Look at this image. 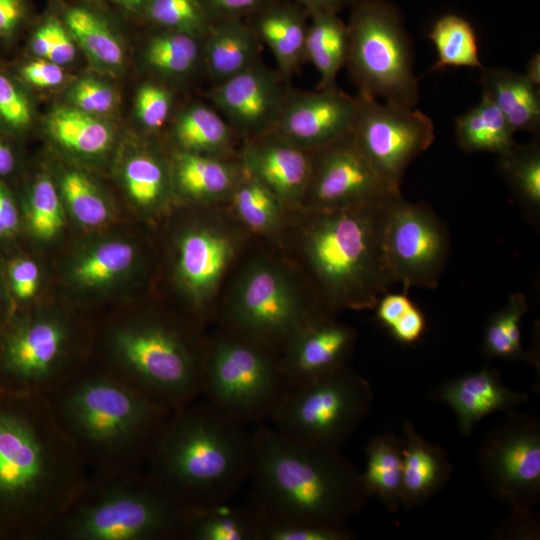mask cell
Listing matches in <instances>:
<instances>
[{"mask_svg": "<svg viewBox=\"0 0 540 540\" xmlns=\"http://www.w3.org/2000/svg\"><path fill=\"white\" fill-rule=\"evenodd\" d=\"M86 474L47 397L0 388V540H39Z\"/></svg>", "mask_w": 540, "mask_h": 540, "instance_id": "cell-1", "label": "cell"}, {"mask_svg": "<svg viewBox=\"0 0 540 540\" xmlns=\"http://www.w3.org/2000/svg\"><path fill=\"white\" fill-rule=\"evenodd\" d=\"M253 436L206 400L169 413L144 472L187 514L229 503L249 480Z\"/></svg>", "mask_w": 540, "mask_h": 540, "instance_id": "cell-2", "label": "cell"}, {"mask_svg": "<svg viewBox=\"0 0 540 540\" xmlns=\"http://www.w3.org/2000/svg\"><path fill=\"white\" fill-rule=\"evenodd\" d=\"M253 436L249 504L269 518L346 526L370 498L339 451L295 441L264 422Z\"/></svg>", "mask_w": 540, "mask_h": 540, "instance_id": "cell-3", "label": "cell"}, {"mask_svg": "<svg viewBox=\"0 0 540 540\" xmlns=\"http://www.w3.org/2000/svg\"><path fill=\"white\" fill-rule=\"evenodd\" d=\"M47 398L87 471H143L171 412L92 363Z\"/></svg>", "mask_w": 540, "mask_h": 540, "instance_id": "cell-4", "label": "cell"}, {"mask_svg": "<svg viewBox=\"0 0 540 540\" xmlns=\"http://www.w3.org/2000/svg\"><path fill=\"white\" fill-rule=\"evenodd\" d=\"M388 204L305 209L301 255L328 315L344 309H374L379 296L395 284L382 249Z\"/></svg>", "mask_w": 540, "mask_h": 540, "instance_id": "cell-5", "label": "cell"}, {"mask_svg": "<svg viewBox=\"0 0 540 540\" xmlns=\"http://www.w3.org/2000/svg\"><path fill=\"white\" fill-rule=\"evenodd\" d=\"M206 340L157 316L107 325L97 365L152 403L173 411L201 396Z\"/></svg>", "mask_w": 540, "mask_h": 540, "instance_id": "cell-6", "label": "cell"}, {"mask_svg": "<svg viewBox=\"0 0 540 540\" xmlns=\"http://www.w3.org/2000/svg\"><path fill=\"white\" fill-rule=\"evenodd\" d=\"M186 516L144 470L87 471L39 540H182Z\"/></svg>", "mask_w": 540, "mask_h": 540, "instance_id": "cell-7", "label": "cell"}, {"mask_svg": "<svg viewBox=\"0 0 540 540\" xmlns=\"http://www.w3.org/2000/svg\"><path fill=\"white\" fill-rule=\"evenodd\" d=\"M86 329L56 313H13L0 330V388L49 396L89 363Z\"/></svg>", "mask_w": 540, "mask_h": 540, "instance_id": "cell-8", "label": "cell"}, {"mask_svg": "<svg viewBox=\"0 0 540 540\" xmlns=\"http://www.w3.org/2000/svg\"><path fill=\"white\" fill-rule=\"evenodd\" d=\"M289 388L279 355L224 325L206 341L201 396L236 422L269 419Z\"/></svg>", "mask_w": 540, "mask_h": 540, "instance_id": "cell-9", "label": "cell"}, {"mask_svg": "<svg viewBox=\"0 0 540 540\" xmlns=\"http://www.w3.org/2000/svg\"><path fill=\"white\" fill-rule=\"evenodd\" d=\"M345 66L359 94L413 108L419 99L412 51L399 11L385 0H356Z\"/></svg>", "mask_w": 540, "mask_h": 540, "instance_id": "cell-10", "label": "cell"}, {"mask_svg": "<svg viewBox=\"0 0 540 540\" xmlns=\"http://www.w3.org/2000/svg\"><path fill=\"white\" fill-rule=\"evenodd\" d=\"M372 400L369 382L344 365L289 387L269 420L295 441L340 449L368 415Z\"/></svg>", "mask_w": 540, "mask_h": 540, "instance_id": "cell-11", "label": "cell"}, {"mask_svg": "<svg viewBox=\"0 0 540 540\" xmlns=\"http://www.w3.org/2000/svg\"><path fill=\"white\" fill-rule=\"evenodd\" d=\"M328 315L309 303L276 263L259 260L240 275L222 325L266 346L278 355L308 323Z\"/></svg>", "mask_w": 540, "mask_h": 540, "instance_id": "cell-12", "label": "cell"}, {"mask_svg": "<svg viewBox=\"0 0 540 540\" xmlns=\"http://www.w3.org/2000/svg\"><path fill=\"white\" fill-rule=\"evenodd\" d=\"M479 472L488 492L511 509L531 508L540 499V423L508 411L483 439Z\"/></svg>", "mask_w": 540, "mask_h": 540, "instance_id": "cell-13", "label": "cell"}, {"mask_svg": "<svg viewBox=\"0 0 540 540\" xmlns=\"http://www.w3.org/2000/svg\"><path fill=\"white\" fill-rule=\"evenodd\" d=\"M386 266L403 292L411 287L434 289L446 264L449 239L443 224L423 204L401 194L386 207L382 227Z\"/></svg>", "mask_w": 540, "mask_h": 540, "instance_id": "cell-14", "label": "cell"}, {"mask_svg": "<svg viewBox=\"0 0 540 540\" xmlns=\"http://www.w3.org/2000/svg\"><path fill=\"white\" fill-rule=\"evenodd\" d=\"M350 135L379 175L400 189L407 166L434 141V125L421 111L358 94Z\"/></svg>", "mask_w": 540, "mask_h": 540, "instance_id": "cell-15", "label": "cell"}, {"mask_svg": "<svg viewBox=\"0 0 540 540\" xmlns=\"http://www.w3.org/2000/svg\"><path fill=\"white\" fill-rule=\"evenodd\" d=\"M401 194L373 168L350 134L315 151L301 207L307 210L382 205Z\"/></svg>", "mask_w": 540, "mask_h": 540, "instance_id": "cell-16", "label": "cell"}, {"mask_svg": "<svg viewBox=\"0 0 540 540\" xmlns=\"http://www.w3.org/2000/svg\"><path fill=\"white\" fill-rule=\"evenodd\" d=\"M238 249V237L218 219L186 228L175 252L176 279L186 293L196 322L209 315V307Z\"/></svg>", "mask_w": 540, "mask_h": 540, "instance_id": "cell-17", "label": "cell"}, {"mask_svg": "<svg viewBox=\"0 0 540 540\" xmlns=\"http://www.w3.org/2000/svg\"><path fill=\"white\" fill-rule=\"evenodd\" d=\"M278 71L261 61L213 85L206 96L242 140L273 130L288 90Z\"/></svg>", "mask_w": 540, "mask_h": 540, "instance_id": "cell-18", "label": "cell"}, {"mask_svg": "<svg viewBox=\"0 0 540 540\" xmlns=\"http://www.w3.org/2000/svg\"><path fill=\"white\" fill-rule=\"evenodd\" d=\"M359 98L335 86L317 92L289 91L273 130L316 151L350 134Z\"/></svg>", "mask_w": 540, "mask_h": 540, "instance_id": "cell-19", "label": "cell"}, {"mask_svg": "<svg viewBox=\"0 0 540 540\" xmlns=\"http://www.w3.org/2000/svg\"><path fill=\"white\" fill-rule=\"evenodd\" d=\"M314 155L315 151L270 130L243 140L239 160L244 171L283 205L301 206L311 180Z\"/></svg>", "mask_w": 540, "mask_h": 540, "instance_id": "cell-20", "label": "cell"}, {"mask_svg": "<svg viewBox=\"0 0 540 540\" xmlns=\"http://www.w3.org/2000/svg\"><path fill=\"white\" fill-rule=\"evenodd\" d=\"M356 339L355 331L333 316H322L300 329L279 354L280 368L289 387L344 365Z\"/></svg>", "mask_w": 540, "mask_h": 540, "instance_id": "cell-21", "label": "cell"}, {"mask_svg": "<svg viewBox=\"0 0 540 540\" xmlns=\"http://www.w3.org/2000/svg\"><path fill=\"white\" fill-rule=\"evenodd\" d=\"M437 394L454 411L464 436H469L489 414L510 411L528 400L526 393L506 387L499 373L489 366L444 383Z\"/></svg>", "mask_w": 540, "mask_h": 540, "instance_id": "cell-22", "label": "cell"}, {"mask_svg": "<svg viewBox=\"0 0 540 540\" xmlns=\"http://www.w3.org/2000/svg\"><path fill=\"white\" fill-rule=\"evenodd\" d=\"M251 16L250 26L272 52L277 71L286 79L305 61L308 12L289 0L267 1Z\"/></svg>", "mask_w": 540, "mask_h": 540, "instance_id": "cell-23", "label": "cell"}, {"mask_svg": "<svg viewBox=\"0 0 540 540\" xmlns=\"http://www.w3.org/2000/svg\"><path fill=\"white\" fill-rule=\"evenodd\" d=\"M403 433L401 506L408 511L423 506L448 483L452 466L442 448L427 442L409 420Z\"/></svg>", "mask_w": 540, "mask_h": 540, "instance_id": "cell-24", "label": "cell"}, {"mask_svg": "<svg viewBox=\"0 0 540 540\" xmlns=\"http://www.w3.org/2000/svg\"><path fill=\"white\" fill-rule=\"evenodd\" d=\"M172 187L201 203L229 200L245 171L240 160L220 159L177 150L171 164Z\"/></svg>", "mask_w": 540, "mask_h": 540, "instance_id": "cell-25", "label": "cell"}, {"mask_svg": "<svg viewBox=\"0 0 540 540\" xmlns=\"http://www.w3.org/2000/svg\"><path fill=\"white\" fill-rule=\"evenodd\" d=\"M261 42L242 19L214 22L202 38L203 68L212 86L260 61Z\"/></svg>", "mask_w": 540, "mask_h": 540, "instance_id": "cell-26", "label": "cell"}, {"mask_svg": "<svg viewBox=\"0 0 540 540\" xmlns=\"http://www.w3.org/2000/svg\"><path fill=\"white\" fill-rule=\"evenodd\" d=\"M480 83L482 96L498 108L514 132L538 134L540 98L537 85L526 74L483 68Z\"/></svg>", "mask_w": 540, "mask_h": 540, "instance_id": "cell-27", "label": "cell"}, {"mask_svg": "<svg viewBox=\"0 0 540 540\" xmlns=\"http://www.w3.org/2000/svg\"><path fill=\"white\" fill-rule=\"evenodd\" d=\"M171 133L179 151L233 159L238 137L211 105L193 102L184 106L175 115Z\"/></svg>", "mask_w": 540, "mask_h": 540, "instance_id": "cell-28", "label": "cell"}, {"mask_svg": "<svg viewBox=\"0 0 540 540\" xmlns=\"http://www.w3.org/2000/svg\"><path fill=\"white\" fill-rule=\"evenodd\" d=\"M65 5L59 14L69 33L90 61L101 70L117 73L125 62V50L108 19L96 5Z\"/></svg>", "mask_w": 540, "mask_h": 540, "instance_id": "cell-29", "label": "cell"}, {"mask_svg": "<svg viewBox=\"0 0 540 540\" xmlns=\"http://www.w3.org/2000/svg\"><path fill=\"white\" fill-rule=\"evenodd\" d=\"M143 46L147 69L162 80L181 81L203 68L202 38L188 33L155 27Z\"/></svg>", "mask_w": 540, "mask_h": 540, "instance_id": "cell-30", "label": "cell"}, {"mask_svg": "<svg viewBox=\"0 0 540 540\" xmlns=\"http://www.w3.org/2000/svg\"><path fill=\"white\" fill-rule=\"evenodd\" d=\"M46 129L59 146L83 157L104 154L114 137L108 122L72 105L54 108L46 119Z\"/></svg>", "mask_w": 540, "mask_h": 540, "instance_id": "cell-31", "label": "cell"}, {"mask_svg": "<svg viewBox=\"0 0 540 540\" xmlns=\"http://www.w3.org/2000/svg\"><path fill=\"white\" fill-rule=\"evenodd\" d=\"M404 439L393 433L374 436L365 448L366 467L361 473L369 496H376L390 513L401 506Z\"/></svg>", "mask_w": 540, "mask_h": 540, "instance_id": "cell-32", "label": "cell"}, {"mask_svg": "<svg viewBox=\"0 0 540 540\" xmlns=\"http://www.w3.org/2000/svg\"><path fill=\"white\" fill-rule=\"evenodd\" d=\"M304 56L320 75L318 89L335 86L336 77L345 66L348 51L346 24L336 13L309 15Z\"/></svg>", "mask_w": 540, "mask_h": 540, "instance_id": "cell-33", "label": "cell"}, {"mask_svg": "<svg viewBox=\"0 0 540 540\" xmlns=\"http://www.w3.org/2000/svg\"><path fill=\"white\" fill-rule=\"evenodd\" d=\"M182 540H257V516L248 503L231 502L187 514Z\"/></svg>", "mask_w": 540, "mask_h": 540, "instance_id": "cell-34", "label": "cell"}, {"mask_svg": "<svg viewBox=\"0 0 540 540\" xmlns=\"http://www.w3.org/2000/svg\"><path fill=\"white\" fill-rule=\"evenodd\" d=\"M123 181L131 201L147 211L161 208L173 189L171 165L161 155L146 149L126 159Z\"/></svg>", "mask_w": 540, "mask_h": 540, "instance_id": "cell-35", "label": "cell"}, {"mask_svg": "<svg viewBox=\"0 0 540 540\" xmlns=\"http://www.w3.org/2000/svg\"><path fill=\"white\" fill-rule=\"evenodd\" d=\"M514 130L498 108L487 98L456 119L458 145L467 152H492L501 155L517 142Z\"/></svg>", "mask_w": 540, "mask_h": 540, "instance_id": "cell-36", "label": "cell"}, {"mask_svg": "<svg viewBox=\"0 0 540 540\" xmlns=\"http://www.w3.org/2000/svg\"><path fill=\"white\" fill-rule=\"evenodd\" d=\"M499 156V169L527 218L538 223L540 217V145L516 143Z\"/></svg>", "mask_w": 540, "mask_h": 540, "instance_id": "cell-37", "label": "cell"}, {"mask_svg": "<svg viewBox=\"0 0 540 540\" xmlns=\"http://www.w3.org/2000/svg\"><path fill=\"white\" fill-rule=\"evenodd\" d=\"M136 255L134 245L128 241H105L77 259L72 268V276L86 288L107 286L132 269Z\"/></svg>", "mask_w": 540, "mask_h": 540, "instance_id": "cell-38", "label": "cell"}, {"mask_svg": "<svg viewBox=\"0 0 540 540\" xmlns=\"http://www.w3.org/2000/svg\"><path fill=\"white\" fill-rule=\"evenodd\" d=\"M428 37L437 51V60L430 71L445 67L484 68L474 28L465 18L452 13L441 16Z\"/></svg>", "mask_w": 540, "mask_h": 540, "instance_id": "cell-39", "label": "cell"}, {"mask_svg": "<svg viewBox=\"0 0 540 540\" xmlns=\"http://www.w3.org/2000/svg\"><path fill=\"white\" fill-rule=\"evenodd\" d=\"M527 311L524 295L514 293L503 308L489 317L482 344L487 357L536 364L521 341V321Z\"/></svg>", "mask_w": 540, "mask_h": 540, "instance_id": "cell-40", "label": "cell"}, {"mask_svg": "<svg viewBox=\"0 0 540 540\" xmlns=\"http://www.w3.org/2000/svg\"><path fill=\"white\" fill-rule=\"evenodd\" d=\"M229 201L238 219L259 234L275 232L281 223L282 202L246 172Z\"/></svg>", "mask_w": 540, "mask_h": 540, "instance_id": "cell-41", "label": "cell"}, {"mask_svg": "<svg viewBox=\"0 0 540 540\" xmlns=\"http://www.w3.org/2000/svg\"><path fill=\"white\" fill-rule=\"evenodd\" d=\"M22 224L37 239L51 240L65 223L63 201L55 183L39 175L31 184L24 200Z\"/></svg>", "mask_w": 540, "mask_h": 540, "instance_id": "cell-42", "label": "cell"}, {"mask_svg": "<svg viewBox=\"0 0 540 540\" xmlns=\"http://www.w3.org/2000/svg\"><path fill=\"white\" fill-rule=\"evenodd\" d=\"M62 201L75 220L85 227H99L111 217L110 206L95 183L77 169L64 170L59 178Z\"/></svg>", "mask_w": 540, "mask_h": 540, "instance_id": "cell-43", "label": "cell"}, {"mask_svg": "<svg viewBox=\"0 0 540 540\" xmlns=\"http://www.w3.org/2000/svg\"><path fill=\"white\" fill-rule=\"evenodd\" d=\"M139 17L154 27L198 37L212 24L200 0H149Z\"/></svg>", "mask_w": 540, "mask_h": 540, "instance_id": "cell-44", "label": "cell"}, {"mask_svg": "<svg viewBox=\"0 0 540 540\" xmlns=\"http://www.w3.org/2000/svg\"><path fill=\"white\" fill-rule=\"evenodd\" d=\"M28 43L36 58L61 66L71 63L76 56V43L59 13L45 15L34 27Z\"/></svg>", "mask_w": 540, "mask_h": 540, "instance_id": "cell-45", "label": "cell"}, {"mask_svg": "<svg viewBox=\"0 0 540 540\" xmlns=\"http://www.w3.org/2000/svg\"><path fill=\"white\" fill-rule=\"evenodd\" d=\"M256 512V511H255ZM257 516V540H351L346 526H330L291 519Z\"/></svg>", "mask_w": 540, "mask_h": 540, "instance_id": "cell-46", "label": "cell"}, {"mask_svg": "<svg viewBox=\"0 0 540 540\" xmlns=\"http://www.w3.org/2000/svg\"><path fill=\"white\" fill-rule=\"evenodd\" d=\"M32 122V102L22 82L0 67V133L21 136Z\"/></svg>", "mask_w": 540, "mask_h": 540, "instance_id": "cell-47", "label": "cell"}, {"mask_svg": "<svg viewBox=\"0 0 540 540\" xmlns=\"http://www.w3.org/2000/svg\"><path fill=\"white\" fill-rule=\"evenodd\" d=\"M173 103V93L165 83L158 80L146 81L136 91V118L147 131H159L169 121Z\"/></svg>", "mask_w": 540, "mask_h": 540, "instance_id": "cell-48", "label": "cell"}, {"mask_svg": "<svg viewBox=\"0 0 540 540\" xmlns=\"http://www.w3.org/2000/svg\"><path fill=\"white\" fill-rule=\"evenodd\" d=\"M4 277L13 313L36 297L40 285V269L33 259L26 256L10 258Z\"/></svg>", "mask_w": 540, "mask_h": 540, "instance_id": "cell-49", "label": "cell"}, {"mask_svg": "<svg viewBox=\"0 0 540 540\" xmlns=\"http://www.w3.org/2000/svg\"><path fill=\"white\" fill-rule=\"evenodd\" d=\"M71 105L92 115L101 117L110 113L117 103L115 90L96 78H82L69 92Z\"/></svg>", "mask_w": 540, "mask_h": 540, "instance_id": "cell-50", "label": "cell"}, {"mask_svg": "<svg viewBox=\"0 0 540 540\" xmlns=\"http://www.w3.org/2000/svg\"><path fill=\"white\" fill-rule=\"evenodd\" d=\"M16 76L23 84L43 89L61 85L65 73L61 65L36 58L18 66Z\"/></svg>", "mask_w": 540, "mask_h": 540, "instance_id": "cell-51", "label": "cell"}, {"mask_svg": "<svg viewBox=\"0 0 540 540\" xmlns=\"http://www.w3.org/2000/svg\"><path fill=\"white\" fill-rule=\"evenodd\" d=\"M32 10L28 0H0V43H10L30 23Z\"/></svg>", "mask_w": 540, "mask_h": 540, "instance_id": "cell-52", "label": "cell"}, {"mask_svg": "<svg viewBox=\"0 0 540 540\" xmlns=\"http://www.w3.org/2000/svg\"><path fill=\"white\" fill-rule=\"evenodd\" d=\"M200 2L208 17L214 23L251 16L267 0H200Z\"/></svg>", "mask_w": 540, "mask_h": 540, "instance_id": "cell-53", "label": "cell"}, {"mask_svg": "<svg viewBox=\"0 0 540 540\" xmlns=\"http://www.w3.org/2000/svg\"><path fill=\"white\" fill-rule=\"evenodd\" d=\"M22 215L5 181L0 180V242L14 240L20 233Z\"/></svg>", "mask_w": 540, "mask_h": 540, "instance_id": "cell-54", "label": "cell"}, {"mask_svg": "<svg viewBox=\"0 0 540 540\" xmlns=\"http://www.w3.org/2000/svg\"><path fill=\"white\" fill-rule=\"evenodd\" d=\"M509 518L498 529L497 536L509 539H536L539 536V521L531 508L511 509Z\"/></svg>", "mask_w": 540, "mask_h": 540, "instance_id": "cell-55", "label": "cell"}, {"mask_svg": "<svg viewBox=\"0 0 540 540\" xmlns=\"http://www.w3.org/2000/svg\"><path fill=\"white\" fill-rule=\"evenodd\" d=\"M426 319L423 312L413 304L388 330L401 344H413L423 335Z\"/></svg>", "mask_w": 540, "mask_h": 540, "instance_id": "cell-56", "label": "cell"}, {"mask_svg": "<svg viewBox=\"0 0 540 540\" xmlns=\"http://www.w3.org/2000/svg\"><path fill=\"white\" fill-rule=\"evenodd\" d=\"M414 303L406 292L385 293L379 297L375 307V318L389 329Z\"/></svg>", "mask_w": 540, "mask_h": 540, "instance_id": "cell-57", "label": "cell"}, {"mask_svg": "<svg viewBox=\"0 0 540 540\" xmlns=\"http://www.w3.org/2000/svg\"><path fill=\"white\" fill-rule=\"evenodd\" d=\"M303 9H305L309 15L316 13H336L352 0H289ZM353 3V2H352Z\"/></svg>", "mask_w": 540, "mask_h": 540, "instance_id": "cell-58", "label": "cell"}, {"mask_svg": "<svg viewBox=\"0 0 540 540\" xmlns=\"http://www.w3.org/2000/svg\"><path fill=\"white\" fill-rule=\"evenodd\" d=\"M17 168V157L12 146L0 135V180L12 176Z\"/></svg>", "mask_w": 540, "mask_h": 540, "instance_id": "cell-59", "label": "cell"}, {"mask_svg": "<svg viewBox=\"0 0 540 540\" xmlns=\"http://www.w3.org/2000/svg\"><path fill=\"white\" fill-rule=\"evenodd\" d=\"M13 314L12 305L8 296L5 277L0 268V330Z\"/></svg>", "mask_w": 540, "mask_h": 540, "instance_id": "cell-60", "label": "cell"}, {"mask_svg": "<svg viewBox=\"0 0 540 540\" xmlns=\"http://www.w3.org/2000/svg\"><path fill=\"white\" fill-rule=\"evenodd\" d=\"M115 5L119 6L127 14L138 16L143 11L149 0H111Z\"/></svg>", "mask_w": 540, "mask_h": 540, "instance_id": "cell-61", "label": "cell"}, {"mask_svg": "<svg viewBox=\"0 0 540 540\" xmlns=\"http://www.w3.org/2000/svg\"><path fill=\"white\" fill-rule=\"evenodd\" d=\"M540 61L539 55H534V57L529 61L528 70L526 75L538 86L539 85V75H540Z\"/></svg>", "mask_w": 540, "mask_h": 540, "instance_id": "cell-62", "label": "cell"}, {"mask_svg": "<svg viewBox=\"0 0 540 540\" xmlns=\"http://www.w3.org/2000/svg\"><path fill=\"white\" fill-rule=\"evenodd\" d=\"M88 1H91V2H100L101 0H88Z\"/></svg>", "mask_w": 540, "mask_h": 540, "instance_id": "cell-63", "label": "cell"}]
</instances>
